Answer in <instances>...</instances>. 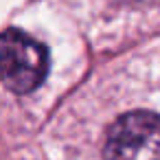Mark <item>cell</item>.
Here are the masks:
<instances>
[{"label":"cell","instance_id":"6da1fadb","mask_svg":"<svg viewBox=\"0 0 160 160\" xmlns=\"http://www.w3.org/2000/svg\"><path fill=\"white\" fill-rule=\"evenodd\" d=\"M105 160H160V114L134 110L118 116L105 136Z\"/></svg>","mask_w":160,"mask_h":160},{"label":"cell","instance_id":"7a4b0ae2","mask_svg":"<svg viewBox=\"0 0 160 160\" xmlns=\"http://www.w3.org/2000/svg\"><path fill=\"white\" fill-rule=\"evenodd\" d=\"M48 72L44 44L18 29L2 33V81L13 94H29L42 86Z\"/></svg>","mask_w":160,"mask_h":160},{"label":"cell","instance_id":"3957f363","mask_svg":"<svg viewBox=\"0 0 160 160\" xmlns=\"http://www.w3.org/2000/svg\"><path fill=\"white\" fill-rule=\"evenodd\" d=\"M112 2H121V5H145V2H151V0H112Z\"/></svg>","mask_w":160,"mask_h":160}]
</instances>
